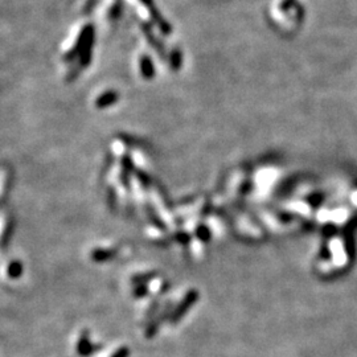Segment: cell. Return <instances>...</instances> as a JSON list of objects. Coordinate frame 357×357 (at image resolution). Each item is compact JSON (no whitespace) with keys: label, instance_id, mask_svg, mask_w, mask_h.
<instances>
[{"label":"cell","instance_id":"1","mask_svg":"<svg viewBox=\"0 0 357 357\" xmlns=\"http://www.w3.org/2000/svg\"><path fill=\"white\" fill-rule=\"evenodd\" d=\"M98 350V347H94L89 340V335L87 332H83L82 336L79 338L78 344H77V352L81 357H89L94 351Z\"/></svg>","mask_w":357,"mask_h":357},{"label":"cell","instance_id":"2","mask_svg":"<svg viewBox=\"0 0 357 357\" xmlns=\"http://www.w3.org/2000/svg\"><path fill=\"white\" fill-rule=\"evenodd\" d=\"M118 99V94L115 91H106L99 98H97V102H95V106L99 107V109H105L107 106L114 105Z\"/></svg>","mask_w":357,"mask_h":357},{"label":"cell","instance_id":"3","mask_svg":"<svg viewBox=\"0 0 357 357\" xmlns=\"http://www.w3.org/2000/svg\"><path fill=\"white\" fill-rule=\"evenodd\" d=\"M140 66H142V73L144 77H150L154 74V66H152V62L148 60V57H143L140 61Z\"/></svg>","mask_w":357,"mask_h":357},{"label":"cell","instance_id":"4","mask_svg":"<svg viewBox=\"0 0 357 357\" xmlns=\"http://www.w3.org/2000/svg\"><path fill=\"white\" fill-rule=\"evenodd\" d=\"M21 273H23V267L19 262H12L8 267V274L11 278H17L21 275Z\"/></svg>","mask_w":357,"mask_h":357},{"label":"cell","instance_id":"5","mask_svg":"<svg viewBox=\"0 0 357 357\" xmlns=\"http://www.w3.org/2000/svg\"><path fill=\"white\" fill-rule=\"evenodd\" d=\"M130 356V351H128L127 347H122L118 351L114 352V355L111 357H128Z\"/></svg>","mask_w":357,"mask_h":357},{"label":"cell","instance_id":"6","mask_svg":"<svg viewBox=\"0 0 357 357\" xmlns=\"http://www.w3.org/2000/svg\"><path fill=\"white\" fill-rule=\"evenodd\" d=\"M101 256H103V252H101V250H99V252L95 253V254H93V257H94L95 260H97V258H99V257H101ZM110 256H111V254H110V253L107 252V253H106V254H105V258H107V257H110Z\"/></svg>","mask_w":357,"mask_h":357}]
</instances>
